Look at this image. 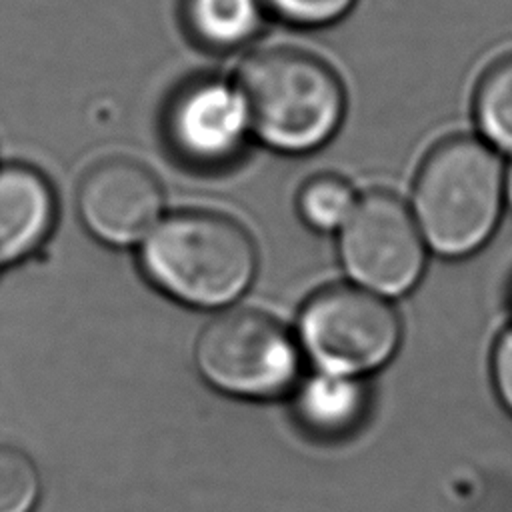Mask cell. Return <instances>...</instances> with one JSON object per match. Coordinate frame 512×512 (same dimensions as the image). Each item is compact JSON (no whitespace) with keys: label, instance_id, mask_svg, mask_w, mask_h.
<instances>
[{"label":"cell","instance_id":"7a4b0ae2","mask_svg":"<svg viewBox=\"0 0 512 512\" xmlns=\"http://www.w3.org/2000/svg\"><path fill=\"white\" fill-rule=\"evenodd\" d=\"M500 154L482 138L442 140L420 164L412 188V214L428 248L462 258L488 242L504 206Z\"/></svg>","mask_w":512,"mask_h":512},{"label":"cell","instance_id":"3957f363","mask_svg":"<svg viewBox=\"0 0 512 512\" xmlns=\"http://www.w3.org/2000/svg\"><path fill=\"white\" fill-rule=\"evenodd\" d=\"M236 84L246 100L252 134L282 154H308L340 128L346 94L338 74L314 54L268 48L252 54Z\"/></svg>","mask_w":512,"mask_h":512},{"label":"cell","instance_id":"8992f818","mask_svg":"<svg viewBox=\"0 0 512 512\" xmlns=\"http://www.w3.org/2000/svg\"><path fill=\"white\" fill-rule=\"evenodd\" d=\"M426 250L410 206L384 190L360 196L340 230V262L352 284L384 298L402 296L418 284Z\"/></svg>","mask_w":512,"mask_h":512},{"label":"cell","instance_id":"e0dca14e","mask_svg":"<svg viewBox=\"0 0 512 512\" xmlns=\"http://www.w3.org/2000/svg\"><path fill=\"white\" fill-rule=\"evenodd\" d=\"M504 200L512 208V162H510V166L506 168V174H504Z\"/></svg>","mask_w":512,"mask_h":512},{"label":"cell","instance_id":"2e32d148","mask_svg":"<svg viewBox=\"0 0 512 512\" xmlns=\"http://www.w3.org/2000/svg\"><path fill=\"white\" fill-rule=\"evenodd\" d=\"M492 376L500 400L512 412V328L504 330L494 344Z\"/></svg>","mask_w":512,"mask_h":512},{"label":"cell","instance_id":"277c9868","mask_svg":"<svg viewBox=\"0 0 512 512\" xmlns=\"http://www.w3.org/2000/svg\"><path fill=\"white\" fill-rule=\"evenodd\" d=\"M296 338L318 370L362 378L394 356L402 326L388 298L356 284H338L308 298Z\"/></svg>","mask_w":512,"mask_h":512},{"label":"cell","instance_id":"9c48e42d","mask_svg":"<svg viewBox=\"0 0 512 512\" xmlns=\"http://www.w3.org/2000/svg\"><path fill=\"white\" fill-rule=\"evenodd\" d=\"M56 220L48 178L24 162L0 164V268L30 256Z\"/></svg>","mask_w":512,"mask_h":512},{"label":"cell","instance_id":"9a60e30c","mask_svg":"<svg viewBox=\"0 0 512 512\" xmlns=\"http://www.w3.org/2000/svg\"><path fill=\"white\" fill-rule=\"evenodd\" d=\"M274 14L296 26H326L340 20L356 0H262Z\"/></svg>","mask_w":512,"mask_h":512},{"label":"cell","instance_id":"30bf717a","mask_svg":"<svg viewBox=\"0 0 512 512\" xmlns=\"http://www.w3.org/2000/svg\"><path fill=\"white\" fill-rule=\"evenodd\" d=\"M368 392L360 376L318 370L296 392L300 422L318 436H342L366 414Z\"/></svg>","mask_w":512,"mask_h":512},{"label":"cell","instance_id":"ba28073f","mask_svg":"<svg viewBox=\"0 0 512 512\" xmlns=\"http://www.w3.org/2000/svg\"><path fill=\"white\" fill-rule=\"evenodd\" d=\"M250 134L248 106L236 82L198 78L180 88L166 110V138L172 150L200 168L232 162Z\"/></svg>","mask_w":512,"mask_h":512},{"label":"cell","instance_id":"5b68a950","mask_svg":"<svg viewBox=\"0 0 512 512\" xmlns=\"http://www.w3.org/2000/svg\"><path fill=\"white\" fill-rule=\"evenodd\" d=\"M300 344L260 310H226L198 336L196 366L218 390L242 398L288 392L300 372Z\"/></svg>","mask_w":512,"mask_h":512},{"label":"cell","instance_id":"4fadbf2b","mask_svg":"<svg viewBox=\"0 0 512 512\" xmlns=\"http://www.w3.org/2000/svg\"><path fill=\"white\" fill-rule=\"evenodd\" d=\"M352 186L334 174L310 178L298 194V210L304 222L318 232H340L358 204Z\"/></svg>","mask_w":512,"mask_h":512},{"label":"cell","instance_id":"8fae6325","mask_svg":"<svg viewBox=\"0 0 512 512\" xmlns=\"http://www.w3.org/2000/svg\"><path fill=\"white\" fill-rule=\"evenodd\" d=\"M262 6V0H188L186 20L200 44L234 50L258 34Z\"/></svg>","mask_w":512,"mask_h":512},{"label":"cell","instance_id":"52a82bcc","mask_svg":"<svg viewBox=\"0 0 512 512\" xmlns=\"http://www.w3.org/2000/svg\"><path fill=\"white\" fill-rule=\"evenodd\" d=\"M164 192L158 178L136 160L114 156L88 168L76 188L84 228L108 246L140 244L160 222Z\"/></svg>","mask_w":512,"mask_h":512},{"label":"cell","instance_id":"7c38bea8","mask_svg":"<svg viewBox=\"0 0 512 512\" xmlns=\"http://www.w3.org/2000/svg\"><path fill=\"white\" fill-rule=\"evenodd\" d=\"M482 140L512 158V54L498 58L482 76L474 98Z\"/></svg>","mask_w":512,"mask_h":512},{"label":"cell","instance_id":"6da1fadb","mask_svg":"<svg viewBox=\"0 0 512 512\" xmlns=\"http://www.w3.org/2000/svg\"><path fill=\"white\" fill-rule=\"evenodd\" d=\"M256 246L234 218L184 210L160 218L140 242V266L166 296L194 308H226L252 284Z\"/></svg>","mask_w":512,"mask_h":512},{"label":"cell","instance_id":"5bb4252c","mask_svg":"<svg viewBox=\"0 0 512 512\" xmlns=\"http://www.w3.org/2000/svg\"><path fill=\"white\" fill-rule=\"evenodd\" d=\"M38 496V472L30 456L0 442V512H28Z\"/></svg>","mask_w":512,"mask_h":512}]
</instances>
